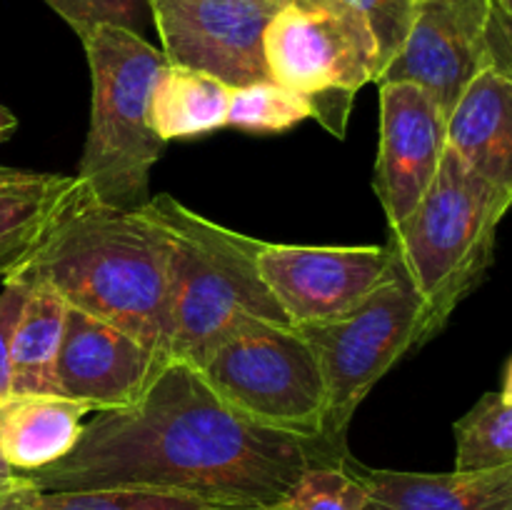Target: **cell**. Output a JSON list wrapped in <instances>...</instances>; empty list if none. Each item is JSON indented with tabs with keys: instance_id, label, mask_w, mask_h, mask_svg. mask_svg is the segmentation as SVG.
Segmentation results:
<instances>
[{
	"instance_id": "9a60e30c",
	"label": "cell",
	"mask_w": 512,
	"mask_h": 510,
	"mask_svg": "<svg viewBox=\"0 0 512 510\" xmlns=\"http://www.w3.org/2000/svg\"><path fill=\"white\" fill-rule=\"evenodd\" d=\"M448 148L512 198V78L485 65L448 118Z\"/></svg>"
},
{
	"instance_id": "1f68e13d",
	"label": "cell",
	"mask_w": 512,
	"mask_h": 510,
	"mask_svg": "<svg viewBox=\"0 0 512 510\" xmlns=\"http://www.w3.org/2000/svg\"><path fill=\"white\" fill-rule=\"evenodd\" d=\"M493 5L498 10H503V13H510L512 15V0H493Z\"/></svg>"
},
{
	"instance_id": "6da1fadb",
	"label": "cell",
	"mask_w": 512,
	"mask_h": 510,
	"mask_svg": "<svg viewBox=\"0 0 512 510\" xmlns=\"http://www.w3.org/2000/svg\"><path fill=\"white\" fill-rule=\"evenodd\" d=\"M348 448L255 423L225 403L195 365L170 358L128 408L98 410L78 445L30 473L35 488H160L233 510L278 503L308 468L340 463Z\"/></svg>"
},
{
	"instance_id": "83f0119b",
	"label": "cell",
	"mask_w": 512,
	"mask_h": 510,
	"mask_svg": "<svg viewBox=\"0 0 512 510\" xmlns=\"http://www.w3.org/2000/svg\"><path fill=\"white\" fill-rule=\"evenodd\" d=\"M0 510H43L40 490L35 488L28 475H23L18 483L0 493Z\"/></svg>"
},
{
	"instance_id": "f1b7e54d",
	"label": "cell",
	"mask_w": 512,
	"mask_h": 510,
	"mask_svg": "<svg viewBox=\"0 0 512 510\" xmlns=\"http://www.w3.org/2000/svg\"><path fill=\"white\" fill-rule=\"evenodd\" d=\"M15 130H18V118L13 115V110L0 105V143H5Z\"/></svg>"
},
{
	"instance_id": "cb8c5ba5",
	"label": "cell",
	"mask_w": 512,
	"mask_h": 510,
	"mask_svg": "<svg viewBox=\"0 0 512 510\" xmlns=\"http://www.w3.org/2000/svg\"><path fill=\"white\" fill-rule=\"evenodd\" d=\"M80 40L98 25H115V28L133 30L143 35L150 15L148 0H45Z\"/></svg>"
},
{
	"instance_id": "7c38bea8",
	"label": "cell",
	"mask_w": 512,
	"mask_h": 510,
	"mask_svg": "<svg viewBox=\"0 0 512 510\" xmlns=\"http://www.w3.org/2000/svg\"><path fill=\"white\" fill-rule=\"evenodd\" d=\"M380 85V145L373 190L388 225L400 223L433 185L448 150V115L413 83Z\"/></svg>"
},
{
	"instance_id": "ba28073f",
	"label": "cell",
	"mask_w": 512,
	"mask_h": 510,
	"mask_svg": "<svg viewBox=\"0 0 512 510\" xmlns=\"http://www.w3.org/2000/svg\"><path fill=\"white\" fill-rule=\"evenodd\" d=\"M315 348L328 388L325 435L345 445L355 410L385 373L430 340L428 313L393 258L388 280L345 318L300 325Z\"/></svg>"
},
{
	"instance_id": "52a82bcc",
	"label": "cell",
	"mask_w": 512,
	"mask_h": 510,
	"mask_svg": "<svg viewBox=\"0 0 512 510\" xmlns=\"http://www.w3.org/2000/svg\"><path fill=\"white\" fill-rule=\"evenodd\" d=\"M195 368L225 403L255 423L298 438L330 440L320 358L295 325L270 320L248 325L225 338Z\"/></svg>"
},
{
	"instance_id": "484cf974",
	"label": "cell",
	"mask_w": 512,
	"mask_h": 510,
	"mask_svg": "<svg viewBox=\"0 0 512 510\" xmlns=\"http://www.w3.org/2000/svg\"><path fill=\"white\" fill-rule=\"evenodd\" d=\"M28 285L23 280H3L0 293V398L10 393V360H13V335L23 313Z\"/></svg>"
},
{
	"instance_id": "7a4b0ae2",
	"label": "cell",
	"mask_w": 512,
	"mask_h": 510,
	"mask_svg": "<svg viewBox=\"0 0 512 510\" xmlns=\"http://www.w3.org/2000/svg\"><path fill=\"white\" fill-rule=\"evenodd\" d=\"M5 280L50 285L70 308L170 360V240L145 208L105 205L85 185L28 263Z\"/></svg>"
},
{
	"instance_id": "4316f807",
	"label": "cell",
	"mask_w": 512,
	"mask_h": 510,
	"mask_svg": "<svg viewBox=\"0 0 512 510\" xmlns=\"http://www.w3.org/2000/svg\"><path fill=\"white\" fill-rule=\"evenodd\" d=\"M485 53H488V65L512 78V15L495 5L490 8L488 28H485Z\"/></svg>"
},
{
	"instance_id": "d6a6232c",
	"label": "cell",
	"mask_w": 512,
	"mask_h": 510,
	"mask_svg": "<svg viewBox=\"0 0 512 510\" xmlns=\"http://www.w3.org/2000/svg\"><path fill=\"white\" fill-rule=\"evenodd\" d=\"M20 478H23V475H20ZM18 478V480H20ZM18 480H15V483H18ZM15 483H8V485H0V493H3V490H8L10 488V485H15Z\"/></svg>"
},
{
	"instance_id": "4fadbf2b",
	"label": "cell",
	"mask_w": 512,
	"mask_h": 510,
	"mask_svg": "<svg viewBox=\"0 0 512 510\" xmlns=\"http://www.w3.org/2000/svg\"><path fill=\"white\" fill-rule=\"evenodd\" d=\"M168 363L125 330L68 305L58 355V395L98 410L128 408Z\"/></svg>"
},
{
	"instance_id": "4dcf8cb0",
	"label": "cell",
	"mask_w": 512,
	"mask_h": 510,
	"mask_svg": "<svg viewBox=\"0 0 512 510\" xmlns=\"http://www.w3.org/2000/svg\"><path fill=\"white\" fill-rule=\"evenodd\" d=\"M20 478V473H15L13 468H10L8 463L3 460V455H0V485H8V483H15V480Z\"/></svg>"
},
{
	"instance_id": "f546056e",
	"label": "cell",
	"mask_w": 512,
	"mask_h": 510,
	"mask_svg": "<svg viewBox=\"0 0 512 510\" xmlns=\"http://www.w3.org/2000/svg\"><path fill=\"white\" fill-rule=\"evenodd\" d=\"M500 398L505 403H512V358L505 365V375H503V388H500Z\"/></svg>"
},
{
	"instance_id": "44dd1931",
	"label": "cell",
	"mask_w": 512,
	"mask_h": 510,
	"mask_svg": "<svg viewBox=\"0 0 512 510\" xmlns=\"http://www.w3.org/2000/svg\"><path fill=\"white\" fill-rule=\"evenodd\" d=\"M43 510H233L193 493L160 488H90V490H40Z\"/></svg>"
},
{
	"instance_id": "8992f818",
	"label": "cell",
	"mask_w": 512,
	"mask_h": 510,
	"mask_svg": "<svg viewBox=\"0 0 512 510\" xmlns=\"http://www.w3.org/2000/svg\"><path fill=\"white\" fill-rule=\"evenodd\" d=\"M263 50L270 80L303 95L335 138H345L355 95L380 80L378 43L350 0H283Z\"/></svg>"
},
{
	"instance_id": "d4e9b609",
	"label": "cell",
	"mask_w": 512,
	"mask_h": 510,
	"mask_svg": "<svg viewBox=\"0 0 512 510\" xmlns=\"http://www.w3.org/2000/svg\"><path fill=\"white\" fill-rule=\"evenodd\" d=\"M368 20L370 30L378 43L380 75L388 68L390 60L398 55L413 28L418 0H350Z\"/></svg>"
},
{
	"instance_id": "7402d4cb",
	"label": "cell",
	"mask_w": 512,
	"mask_h": 510,
	"mask_svg": "<svg viewBox=\"0 0 512 510\" xmlns=\"http://www.w3.org/2000/svg\"><path fill=\"white\" fill-rule=\"evenodd\" d=\"M308 118V100L275 80L230 90L228 125L245 133H285Z\"/></svg>"
},
{
	"instance_id": "3957f363",
	"label": "cell",
	"mask_w": 512,
	"mask_h": 510,
	"mask_svg": "<svg viewBox=\"0 0 512 510\" xmlns=\"http://www.w3.org/2000/svg\"><path fill=\"white\" fill-rule=\"evenodd\" d=\"M170 240V358L200 365L248 325L290 323L258 268L263 240L195 213L173 195L145 205Z\"/></svg>"
},
{
	"instance_id": "2e32d148",
	"label": "cell",
	"mask_w": 512,
	"mask_h": 510,
	"mask_svg": "<svg viewBox=\"0 0 512 510\" xmlns=\"http://www.w3.org/2000/svg\"><path fill=\"white\" fill-rule=\"evenodd\" d=\"M85 183L78 175L0 165V278L18 273Z\"/></svg>"
},
{
	"instance_id": "836d02e7",
	"label": "cell",
	"mask_w": 512,
	"mask_h": 510,
	"mask_svg": "<svg viewBox=\"0 0 512 510\" xmlns=\"http://www.w3.org/2000/svg\"><path fill=\"white\" fill-rule=\"evenodd\" d=\"M418 3H423V0H418Z\"/></svg>"
},
{
	"instance_id": "5b68a950",
	"label": "cell",
	"mask_w": 512,
	"mask_h": 510,
	"mask_svg": "<svg viewBox=\"0 0 512 510\" xmlns=\"http://www.w3.org/2000/svg\"><path fill=\"white\" fill-rule=\"evenodd\" d=\"M510 208L512 198L448 148L423 200L400 223L390 225L385 248L423 300L430 340L485 280L498 225Z\"/></svg>"
},
{
	"instance_id": "e0dca14e",
	"label": "cell",
	"mask_w": 512,
	"mask_h": 510,
	"mask_svg": "<svg viewBox=\"0 0 512 510\" xmlns=\"http://www.w3.org/2000/svg\"><path fill=\"white\" fill-rule=\"evenodd\" d=\"M93 408L58 393H8L0 398V455L20 475L63 460L83 435Z\"/></svg>"
},
{
	"instance_id": "ffe728a7",
	"label": "cell",
	"mask_w": 512,
	"mask_h": 510,
	"mask_svg": "<svg viewBox=\"0 0 512 510\" xmlns=\"http://www.w3.org/2000/svg\"><path fill=\"white\" fill-rule=\"evenodd\" d=\"M455 470H485L512 463V403L485 393L458 423Z\"/></svg>"
},
{
	"instance_id": "8fae6325",
	"label": "cell",
	"mask_w": 512,
	"mask_h": 510,
	"mask_svg": "<svg viewBox=\"0 0 512 510\" xmlns=\"http://www.w3.org/2000/svg\"><path fill=\"white\" fill-rule=\"evenodd\" d=\"M493 0H423L413 28L378 83L428 90L450 118L475 75L488 65L485 28Z\"/></svg>"
},
{
	"instance_id": "5bb4252c",
	"label": "cell",
	"mask_w": 512,
	"mask_h": 510,
	"mask_svg": "<svg viewBox=\"0 0 512 510\" xmlns=\"http://www.w3.org/2000/svg\"><path fill=\"white\" fill-rule=\"evenodd\" d=\"M353 468L368 490L365 510H512V463L453 473Z\"/></svg>"
},
{
	"instance_id": "603a6c76",
	"label": "cell",
	"mask_w": 512,
	"mask_h": 510,
	"mask_svg": "<svg viewBox=\"0 0 512 510\" xmlns=\"http://www.w3.org/2000/svg\"><path fill=\"white\" fill-rule=\"evenodd\" d=\"M353 463L350 455L340 463L313 465L265 510H365L368 490L355 475Z\"/></svg>"
},
{
	"instance_id": "30bf717a",
	"label": "cell",
	"mask_w": 512,
	"mask_h": 510,
	"mask_svg": "<svg viewBox=\"0 0 512 510\" xmlns=\"http://www.w3.org/2000/svg\"><path fill=\"white\" fill-rule=\"evenodd\" d=\"M258 268L290 325L345 318L365 303L393 270L385 245L263 243Z\"/></svg>"
},
{
	"instance_id": "ac0fdd59",
	"label": "cell",
	"mask_w": 512,
	"mask_h": 510,
	"mask_svg": "<svg viewBox=\"0 0 512 510\" xmlns=\"http://www.w3.org/2000/svg\"><path fill=\"white\" fill-rule=\"evenodd\" d=\"M25 285L28 295L13 335L10 393H58V355L68 303L50 285Z\"/></svg>"
},
{
	"instance_id": "d6986e66",
	"label": "cell",
	"mask_w": 512,
	"mask_h": 510,
	"mask_svg": "<svg viewBox=\"0 0 512 510\" xmlns=\"http://www.w3.org/2000/svg\"><path fill=\"white\" fill-rule=\"evenodd\" d=\"M230 90V85L213 75L168 63L150 103L153 130L163 143H168L225 128Z\"/></svg>"
},
{
	"instance_id": "9c48e42d",
	"label": "cell",
	"mask_w": 512,
	"mask_h": 510,
	"mask_svg": "<svg viewBox=\"0 0 512 510\" xmlns=\"http://www.w3.org/2000/svg\"><path fill=\"white\" fill-rule=\"evenodd\" d=\"M170 65L200 70L230 88L270 80L265 28L283 0H148Z\"/></svg>"
},
{
	"instance_id": "277c9868",
	"label": "cell",
	"mask_w": 512,
	"mask_h": 510,
	"mask_svg": "<svg viewBox=\"0 0 512 510\" xmlns=\"http://www.w3.org/2000/svg\"><path fill=\"white\" fill-rule=\"evenodd\" d=\"M90 68V125L78 178L95 200L140 210L165 143L150 120L155 85L168 68L163 50L133 30L98 25L83 38Z\"/></svg>"
}]
</instances>
